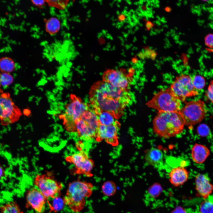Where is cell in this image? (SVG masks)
<instances>
[{
	"label": "cell",
	"instance_id": "obj_38",
	"mask_svg": "<svg viewBox=\"0 0 213 213\" xmlns=\"http://www.w3.org/2000/svg\"><path fill=\"white\" fill-rule=\"evenodd\" d=\"M4 174V171L3 167L0 165V178Z\"/></svg>",
	"mask_w": 213,
	"mask_h": 213
},
{
	"label": "cell",
	"instance_id": "obj_18",
	"mask_svg": "<svg viewBox=\"0 0 213 213\" xmlns=\"http://www.w3.org/2000/svg\"><path fill=\"white\" fill-rule=\"evenodd\" d=\"M163 154L161 150L152 148L147 150L144 155V159L146 163L150 165L156 166L162 162Z\"/></svg>",
	"mask_w": 213,
	"mask_h": 213
},
{
	"label": "cell",
	"instance_id": "obj_11",
	"mask_svg": "<svg viewBox=\"0 0 213 213\" xmlns=\"http://www.w3.org/2000/svg\"><path fill=\"white\" fill-rule=\"evenodd\" d=\"M65 159L67 162L74 165L75 168L72 172L73 174L83 175L88 177L92 176L91 171L94 163L85 151L80 150L67 156Z\"/></svg>",
	"mask_w": 213,
	"mask_h": 213
},
{
	"label": "cell",
	"instance_id": "obj_14",
	"mask_svg": "<svg viewBox=\"0 0 213 213\" xmlns=\"http://www.w3.org/2000/svg\"><path fill=\"white\" fill-rule=\"evenodd\" d=\"M47 199L37 187L32 188L26 193V206L30 207L37 213H43L45 209Z\"/></svg>",
	"mask_w": 213,
	"mask_h": 213
},
{
	"label": "cell",
	"instance_id": "obj_12",
	"mask_svg": "<svg viewBox=\"0 0 213 213\" xmlns=\"http://www.w3.org/2000/svg\"><path fill=\"white\" fill-rule=\"evenodd\" d=\"M131 76L124 69H109L102 76V80L113 86L123 89L128 90Z\"/></svg>",
	"mask_w": 213,
	"mask_h": 213
},
{
	"label": "cell",
	"instance_id": "obj_41",
	"mask_svg": "<svg viewBox=\"0 0 213 213\" xmlns=\"http://www.w3.org/2000/svg\"><path fill=\"white\" fill-rule=\"evenodd\" d=\"M0 75H1V73H0ZM1 83L0 79V87L1 86Z\"/></svg>",
	"mask_w": 213,
	"mask_h": 213
},
{
	"label": "cell",
	"instance_id": "obj_33",
	"mask_svg": "<svg viewBox=\"0 0 213 213\" xmlns=\"http://www.w3.org/2000/svg\"><path fill=\"white\" fill-rule=\"evenodd\" d=\"M126 19V15L123 13L120 14L118 16V21L122 23L125 22Z\"/></svg>",
	"mask_w": 213,
	"mask_h": 213
},
{
	"label": "cell",
	"instance_id": "obj_35",
	"mask_svg": "<svg viewBox=\"0 0 213 213\" xmlns=\"http://www.w3.org/2000/svg\"><path fill=\"white\" fill-rule=\"evenodd\" d=\"M156 52L153 50H152L151 51L150 58L152 60H154L156 57Z\"/></svg>",
	"mask_w": 213,
	"mask_h": 213
},
{
	"label": "cell",
	"instance_id": "obj_15",
	"mask_svg": "<svg viewBox=\"0 0 213 213\" xmlns=\"http://www.w3.org/2000/svg\"><path fill=\"white\" fill-rule=\"evenodd\" d=\"M195 187L199 194L204 199L211 195L213 192V185L205 175L198 174L195 178Z\"/></svg>",
	"mask_w": 213,
	"mask_h": 213
},
{
	"label": "cell",
	"instance_id": "obj_1",
	"mask_svg": "<svg viewBox=\"0 0 213 213\" xmlns=\"http://www.w3.org/2000/svg\"><path fill=\"white\" fill-rule=\"evenodd\" d=\"M130 98L128 90L117 87L103 80L95 83L89 93L91 106L96 114L106 112L116 119L123 114Z\"/></svg>",
	"mask_w": 213,
	"mask_h": 213
},
{
	"label": "cell",
	"instance_id": "obj_10",
	"mask_svg": "<svg viewBox=\"0 0 213 213\" xmlns=\"http://www.w3.org/2000/svg\"><path fill=\"white\" fill-rule=\"evenodd\" d=\"M170 88L175 95L181 101L197 95L198 92L194 88L192 78L187 75L177 76L171 85Z\"/></svg>",
	"mask_w": 213,
	"mask_h": 213
},
{
	"label": "cell",
	"instance_id": "obj_34",
	"mask_svg": "<svg viewBox=\"0 0 213 213\" xmlns=\"http://www.w3.org/2000/svg\"><path fill=\"white\" fill-rule=\"evenodd\" d=\"M151 51L150 49H146L145 50L144 54L145 55L146 57L147 58H150L151 53Z\"/></svg>",
	"mask_w": 213,
	"mask_h": 213
},
{
	"label": "cell",
	"instance_id": "obj_40",
	"mask_svg": "<svg viewBox=\"0 0 213 213\" xmlns=\"http://www.w3.org/2000/svg\"><path fill=\"white\" fill-rule=\"evenodd\" d=\"M165 10L167 12H169L171 11V8L169 7H167L165 8Z\"/></svg>",
	"mask_w": 213,
	"mask_h": 213
},
{
	"label": "cell",
	"instance_id": "obj_29",
	"mask_svg": "<svg viewBox=\"0 0 213 213\" xmlns=\"http://www.w3.org/2000/svg\"><path fill=\"white\" fill-rule=\"evenodd\" d=\"M198 135L201 137L208 135L210 132V129L208 125L205 124H201L198 126L196 130Z\"/></svg>",
	"mask_w": 213,
	"mask_h": 213
},
{
	"label": "cell",
	"instance_id": "obj_23",
	"mask_svg": "<svg viewBox=\"0 0 213 213\" xmlns=\"http://www.w3.org/2000/svg\"><path fill=\"white\" fill-rule=\"evenodd\" d=\"M1 213H23L15 201H10L0 207Z\"/></svg>",
	"mask_w": 213,
	"mask_h": 213
},
{
	"label": "cell",
	"instance_id": "obj_9",
	"mask_svg": "<svg viewBox=\"0 0 213 213\" xmlns=\"http://www.w3.org/2000/svg\"><path fill=\"white\" fill-rule=\"evenodd\" d=\"M22 115L20 109L13 102L9 93L0 95V121L3 126L15 123Z\"/></svg>",
	"mask_w": 213,
	"mask_h": 213
},
{
	"label": "cell",
	"instance_id": "obj_7",
	"mask_svg": "<svg viewBox=\"0 0 213 213\" xmlns=\"http://www.w3.org/2000/svg\"><path fill=\"white\" fill-rule=\"evenodd\" d=\"M34 184L47 199L61 195L63 185L55 179L52 173L37 175L35 178Z\"/></svg>",
	"mask_w": 213,
	"mask_h": 213
},
{
	"label": "cell",
	"instance_id": "obj_6",
	"mask_svg": "<svg viewBox=\"0 0 213 213\" xmlns=\"http://www.w3.org/2000/svg\"><path fill=\"white\" fill-rule=\"evenodd\" d=\"M99 125L96 114L90 108L76 122L75 132L83 140L95 138Z\"/></svg>",
	"mask_w": 213,
	"mask_h": 213
},
{
	"label": "cell",
	"instance_id": "obj_30",
	"mask_svg": "<svg viewBox=\"0 0 213 213\" xmlns=\"http://www.w3.org/2000/svg\"><path fill=\"white\" fill-rule=\"evenodd\" d=\"M206 95L208 99L213 103V80H212L210 82Z\"/></svg>",
	"mask_w": 213,
	"mask_h": 213
},
{
	"label": "cell",
	"instance_id": "obj_5",
	"mask_svg": "<svg viewBox=\"0 0 213 213\" xmlns=\"http://www.w3.org/2000/svg\"><path fill=\"white\" fill-rule=\"evenodd\" d=\"M146 105L158 112H179L182 108L181 101L170 88L156 93L151 99L147 102Z\"/></svg>",
	"mask_w": 213,
	"mask_h": 213
},
{
	"label": "cell",
	"instance_id": "obj_42",
	"mask_svg": "<svg viewBox=\"0 0 213 213\" xmlns=\"http://www.w3.org/2000/svg\"><path fill=\"white\" fill-rule=\"evenodd\" d=\"M0 213H1V212H0Z\"/></svg>",
	"mask_w": 213,
	"mask_h": 213
},
{
	"label": "cell",
	"instance_id": "obj_31",
	"mask_svg": "<svg viewBox=\"0 0 213 213\" xmlns=\"http://www.w3.org/2000/svg\"><path fill=\"white\" fill-rule=\"evenodd\" d=\"M206 45L209 47L213 48V34H209L205 39Z\"/></svg>",
	"mask_w": 213,
	"mask_h": 213
},
{
	"label": "cell",
	"instance_id": "obj_4",
	"mask_svg": "<svg viewBox=\"0 0 213 213\" xmlns=\"http://www.w3.org/2000/svg\"><path fill=\"white\" fill-rule=\"evenodd\" d=\"M89 108L79 97L71 94L70 101L65 106L64 113L59 117L66 130L69 133L75 132L76 122Z\"/></svg>",
	"mask_w": 213,
	"mask_h": 213
},
{
	"label": "cell",
	"instance_id": "obj_39",
	"mask_svg": "<svg viewBox=\"0 0 213 213\" xmlns=\"http://www.w3.org/2000/svg\"><path fill=\"white\" fill-rule=\"evenodd\" d=\"M137 59L136 58H133L132 59V62L134 63H136L137 62Z\"/></svg>",
	"mask_w": 213,
	"mask_h": 213
},
{
	"label": "cell",
	"instance_id": "obj_32",
	"mask_svg": "<svg viewBox=\"0 0 213 213\" xmlns=\"http://www.w3.org/2000/svg\"><path fill=\"white\" fill-rule=\"evenodd\" d=\"M31 2L37 7H42L44 5L46 1V0H32Z\"/></svg>",
	"mask_w": 213,
	"mask_h": 213
},
{
	"label": "cell",
	"instance_id": "obj_27",
	"mask_svg": "<svg viewBox=\"0 0 213 213\" xmlns=\"http://www.w3.org/2000/svg\"><path fill=\"white\" fill-rule=\"evenodd\" d=\"M46 1L49 6L59 10L64 9L69 3L68 0H46Z\"/></svg>",
	"mask_w": 213,
	"mask_h": 213
},
{
	"label": "cell",
	"instance_id": "obj_36",
	"mask_svg": "<svg viewBox=\"0 0 213 213\" xmlns=\"http://www.w3.org/2000/svg\"><path fill=\"white\" fill-rule=\"evenodd\" d=\"M153 26V24L150 21H148L146 24V27L147 29L150 30L151 28Z\"/></svg>",
	"mask_w": 213,
	"mask_h": 213
},
{
	"label": "cell",
	"instance_id": "obj_24",
	"mask_svg": "<svg viewBox=\"0 0 213 213\" xmlns=\"http://www.w3.org/2000/svg\"><path fill=\"white\" fill-rule=\"evenodd\" d=\"M103 194L108 197L114 195L116 192L117 187L115 184L111 181H106L103 183L101 187Z\"/></svg>",
	"mask_w": 213,
	"mask_h": 213
},
{
	"label": "cell",
	"instance_id": "obj_2",
	"mask_svg": "<svg viewBox=\"0 0 213 213\" xmlns=\"http://www.w3.org/2000/svg\"><path fill=\"white\" fill-rule=\"evenodd\" d=\"M185 122L179 112H158L153 121L154 133L166 138L176 136L183 130Z\"/></svg>",
	"mask_w": 213,
	"mask_h": 213
},
{
	"label": "cell",
	"instance_id": "obj_20",
	"mask_svg": "<svg viewBox=\"0 0 213 213\" xmlns=\"http://www.w3.org/2000/svg\"><path fill=\"white\" fill-rule=\"evenodd\" d=\"M45 28L46 31L50 35L55 34L60 29V21L56 17H51L46 21Z\"/></svg>",
	"mask_w": 213,
	"mask_h": 213
},
{
	"label": "cell",
	"instance_id": "obj_28",
	"mask_svg": "<svg viewBox=\"0 0 213 213\" xmlns=\"http://www.w3.org/2000/svg\"><path fill=\"white\" fill-rule=\"evenodd\" d=\"M0 79L1 85L3 86L10 85L13 81L12 76L9 73H1Z\"/></svg>",
	"mask_w": 213,
	"mask_h": 213
},
{
	"label": "cell",
	"instance_id": "obj_22",
	"mask_svg": "<svg viewBox=\"0 0 213 213\" xmlns=\"http://www.w3.org/2000/svg\"><path fill=\"white\" fill-rule=\"evenodd\" d=\"M15 68V63L11 58L4 57L0 59V70L2 73L11 72L14 70Z\"/></svg>",
	"mask_w": 213,
	"mask_h": 213
},
{
	"label": "cell",
	"instance_id": "obj_8",
	"mask_svg": "<svg viewBox=\"0 0 213 213\" xmlns=\"http://www.w3.org/2000/svg\"><path fill=\"white\" fill-rule=\"evenodd\" d=\"M185 122V125L192 126L201 122L206 113L204 102L200 100L189 101L179 111Z\"/></svg>",
	"mask_w": 213,
	"mask_h": 213
},
{
	"label": "cell",
	"instance_id": "obj_3",
	"mask_svg": "<svg viewBox=\"0 0 213 213\" xmlns=\"http://www.w3.org/2000/svg\"><path fill=\"white\" fill-rule=\"evenodd\" d=\"M93 184L86 181L80 180L69 183L64 197L66 205L73 212L82 211L85 206L86 199L92 194Z\"/></svg>",
	"mask_w": 213,
	"mask_h": 213
},
{
	"label": "cell",
	"instance_id": "obj_16",
	"mask_svg": "<svg viewBox=\"0 0 213 213\" xmlns=\"http://www.w3.org/2000/svg\"><path fill=\"white\" fill-rule=\"evenodd\" d=\"M189 176V172L184 167H177L172 169L169 173V181L173 186L179 187L187 181Z\"/></svg>",
	"mask_w": 213,
	"mask_h": 213
},
{
	"label": "cell",
	"instance_id": "obj_26",
	"mask_svg": "<svg viewBox=\"0 0 213 213\" xmlns=\"http://www.w3.org/2000/svg\"><path fill=\"white\" fill-rule=\"evenodd\" d=\"M192 82L195 89L198 91L203 89L205 85L206 81L204 77L197 75L192 78Z\"/></svg>",
	"mask_w": 213,
	"mask_h": 213
},
{
	"label": "cell",
	"instance_id": "obj_17",
	"mask_svg": "<svg viewBox=\"0 0 213 213\" xmlns=\"http://www.w3.org/2000/svg\"><path fill=\"white\" fill-rule=\"evenodd\" d=\"M210 153L208 148L205 146L196 143L192 146L191 150V156L193 161L197 164L203 163L207 159Z\"/></svg>",
	"mask_w": 213,
	"mask_h": 213
},
{
	"label": "cell",
	"instance_id": "obj_37",
	"mask_svg": "<svg viewBox=\"0 0 213 213\" xmlns=\"http://www.w3.org/2000/svg\"><path fill=\"white\" fill-rule=\"evenodd\" d=\"M138 56L141 59H144L145 58V55L144 53L142 52H140L137 54Z\"/></svg>",
	"mask_w": 213,
	"mask_h": 213
},
{
	"label": "cell",
	"instance_id": "obj_21",
	"mask_svg": "<svg viewBox=\"0 0 213 213\" xmlns=\"http://www.w3.org/2000/svg\"><path fill=\"white\" fill-rule=\"evenodd\" d=\"M99 124L109 126L114 124L117 120L111 114L106 112H101L96 114Z\"/></svg>",
	"mask_w": 213,
	"mask_h": 213
},
{
	"label": "cell",
	"instance_id": "obj_13",
	"mask_svg": "<svg viewBox=\"0 0 213 213\" xmlns=\"http://www.w3.org/2000/svg\"><path fill=\"white\" fill-rule=\"evenodd\" d=\"M120 124L117 121L114 124L105 126L99 124L95 138L97 141L105 140L108 143L113 146L118 143L117 133Z\"/></svg>",
	"mask_w": 213,
	"mask_h": 213
},
{
	"label": "cell",
	"instance_id": "obj_19",
	"mask_svg": "<svg viewBox=\"0 0 213 213\" xmlns=\"http://www.w3.org/2000/svg\"><path fill=\"white\" fill-rule=\"evenodd\" d=\"M47 203L51 212H57L62 210L65 205L64 197L61 195L53 198L48 199Z\"/></svg>",
	"mask_w": 213,
	"mask_h": 213
},
{
	"label": "cell",
	"instance_id": "obj_25",
	"mask_svg": "<svg viewBox=\"0 0 213 213\" xmlns=\"http://www.w3.org/2000/svg\"><path fill=\"white\" fill-rule=\"evenodd\" d=\"M201 213H213V196H210L201 204L199 208Z\"/></svg>",
	"mask_w": 213,
	"mask_h": 213
}]
</instances>
